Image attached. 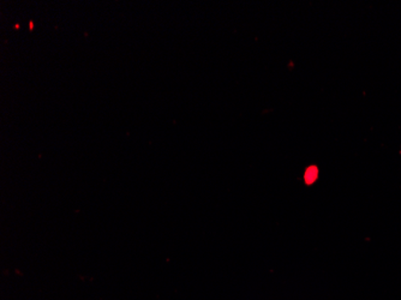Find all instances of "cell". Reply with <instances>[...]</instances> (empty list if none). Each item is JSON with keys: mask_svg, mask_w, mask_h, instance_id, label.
I'll return each mask as SVG.
<instances>
[{"mask_svg": "<svg viewBox=\"0 0 401 300\" xmlns=\"http://www.w3.org/2000/svg\"><path fill=\"white\" fill-rule=\"evenodd\" d=\"M317 177H319V170H317L316 166H311V167H309L306 172H305V183L308 185H311L316 181Z\"/></svg>", "mask_w": 401, "mask_h": 300, "instance_id": "obj_1", "label": "cell"}]
</instances>
